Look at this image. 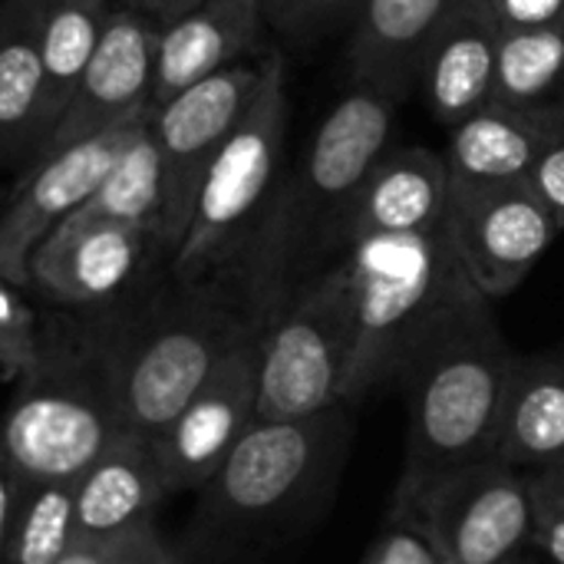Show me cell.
Returning a JSON list of instances; mask_svg holds the SVG:
<instances>
[{"label":"cell","instance_id":"ba28073f","mask_svg":"<svg viewBox=\"0 0 564 564\" xmlns=\"http://www.w3.org/2000/svg\"><path fill=\"white\" fill-rule=\"evenodd\" d=\"M122 433L106 380L86 364H43L0 423V456L23 482H76Z\"/></svg>","mask_w":564,"mask_h":564},{"label":"cell","instance_id":"f546056e","mask_svg":"<svg viewBox=\"0 0 564 564\" xmlns=\"http://www.w3.org/2000/svg\"><path fill=\"white\" fill-rule=\"evenodd\" d=\"M360 564H446L436 542L410 519L390 522V529L370 545Z\"/></svg>","mask_w":564,"mask_h":564},{"label":"cell","instance_id":"30bf717a","mask_svg":"<svg viewBox=\"0 0 564 564\" xmlns=\"http://www.w3.org/2000/svg\"><path fill=\"white\" fill-rule=\"evenodd\" d=\"M152 112L155 106H145L109 129L33 162L30 175L0 212V281L30 288V258L36 245L93 198L116 159L152 122Z\"/></svg>","mask_w":564,"mask_h":564},{"label":"cell","instance_id":"44dd1931","mask_svg":"<svg viewBox=\"0 0 564 564\" xmlns=\"http://www.w3.org/2000/svg\"><path fill=\"white\" fill-rule=\"evenodd\" d=\"M564 132V112L486 106L449 129L446 165L453 182H525L539 155Z\"/></svg>","mask_w":564,"mask_h":564},{"label":"cell","instance_id":"d590c367","mask_svg":"<svg viewBox=\"0 0 564 564\" xmlns=\"http://www.w3.org/2000/svg\"><path fill=\"white\" fill-rule=\"evenodd\" d=\"M135 3H139L142 13H149V17H155L159 23H165V20H172V17H178V13H185L188 7H195L198 0H135Z\"/></svg>","mask_w":564,"mask_h":564},{"label":"cell","instance_id":"7a4b0ae2","mask_svg":"<svg viewBox=\"0 0 564 564\" xmlns=\"http://www.w3.org/2000/svg\"><path fill=\"white\" fill-rule=\"evenodd\" d=\"M354 410L337 403L291 423H254L221 469L198 489L192 549L231 562L261 555L317 522L340 482Z\"/></svg>","mask_w":564,"mask_h":564},{"label":"cell","instance_id":"ffe728a7","mask_svg":"<svg viewBox=\"0 0 564 564\" xmlns=\"http://www.w3.org/2000/svg\"><path fill=\"white\" fill-rule=\"evenodd\" d=\"M459 0H364L347 40V83H370L410 96L420 59Z\"/></svg>","mask_w":564,"mask_h":564},{"label":"cell","instance_id":"f1b7e54d","mask_svg":"<svg viewBox=\"0 0 564 564\" xmlns=\"http://www.w3.org/2000/svg\"><path fill=\"white\" fill-rule=\"evenodd\" d=\"M364 0H264L268 26L288 40H317L344 20H354Z\"/></svg>","mask_w":564,"mask_h":564},{"label":"cell","instance_id":"836d02e7","mask_svg":"<svg viewBox=\"0 0 564 564\" xmlns=\"http://www.w3.org/2000/svg\"><path fill=\"white\" fill-rule=\"evenodd\" d=\"M529 482H532V496H535L539 516L564 509V456L558 463L539 469V473H529Z\"/></svg>","mask_w":564,"mask_h":564},{"label":"cell","instance_id":"4dcf8cb0","mask_svg":"<svg viewBox=\"0 0 564 564\" xmlns=\"http://www.w3.org/2000/svg\"><path fill=\"white\" fill-rule=\"evenodd\" d=\"M525 185L535 192V198L549 208V215L564 231V132L539 155V162L525 175Z\"/></svg>","mask_w":564,"mask_h":564},{"label":"cell","instance_id":"2e32d148","mask_svg":"<svg viewBox=\"0 0 564 564\" xmlns=\"http://www.w3.org/2000/svg\"><path fill=\"white\" fill-rule=\"evenodd\" d=\"M264 26V0H198L185 13L159 23L152 106L261 53Z\"/></svg>","mask_w":564,"mask_h":564},{"label":"cell","instance_id":"277c9868","mask_svg":"<svg viewBox=\"0 0 564 564\" xmlns=\"http://www.w3.org/2000/svg\"><path fill=\"white\" fill-rule=\"evenodd\" d=\"M340 261L350 271L357 307V360L347 406L397 383L406 364L489 297L469 281L446 228L423 235H377L350 245Z\"/></svg>","mask_w":564,"mask_h":564},{"label":"cell","instance_id":"ac0fdd59","mask_svg":"<svg viewBox=\"0 0 564 564\" xmlns=\"http://www.w3.org/2000/svg\"><path fill=\"white\" fill-rule=\"evenodd\" d=\"M165 496L169 489L155 440L122 430L73 482L76 542L109 545L129 532L155 525V509Z\"/></svg>","mask_w":564,"mask_h":564},{"label":"cell","instance_id":"5b68a950","mask_svg":"<svg viewBox=\"0 0 564 564\" xmlns=\"http://www.w3.org/2000/svg\"><path fill=\"white\" fill-rule=\"evenodd\" d=\"M261 327L221 288H182L155 297L93 354L122 430L159 440L241 337Z\"/></svg>","mask_w":564,"mask_h":564},{"label":"cell","instance_id":"7402d4cb","mask_svg":"<svg viewBox=\"0 0 564 564\" xmlns=\"http://www.w3.org/2000/svg\"><path fill=\"white\" fill-rule=\"evenodd\" d=\"M564 456V360L519 357L512 360L496 463L539 473Z\"/></svg>","mask_w":564,"mask_h":564},{"label":"cell","instance_id":"8992f818","mask_svg":"<svg viewBox=\"0 0 564 564\" xmlns=\"http://www.w3.org/2000/svg\"><path fill=\"white\" fill-rule=\"evenodd\" d=\"M291 122L284 56L271 53L268 76L248 112L212 159L188 228L169 258L172 284L221 288L241 301V278L261 225L284 175V145ZM245 304V301H241Z\"/></svg>","mask_w":564,"mask_h":564},{"label":"cell","instance_id":"52a82bcc","mask_svg":"<svg viewBox=\"0 0 564 564\" xmlns=\"http://www.w3.org/2000/svg\"><path fill=\"white\" fill-rule=\"evenodd\" d=\"M357 360V307L337 258L261 330L258 423H291L347 403Z\"/></svg>","mask_w":564,"mask_h":564},{"label":"cell","instance_id":"4fadbf2b","mask_svg":"<svg viewBox=\"0 0 564 564\" xmlns=\"http://www.w3.org/2000/svg\"><path fill=\"white\" fill-rule=\"evenodd\" d=\"M261 327L235 344L198 393L155 440L169 496L202 489L258 423Z\"/></svg>","mask_w":564,"mask_h":564},{"label":"cell","instance_id":"d4e9b609","mask_svg":"<svg viewBox=\"0 0 564 564\" xmlns=\"http://www.w3.org/2000/svg\"><path fill=\"white\" fill-rule=\"evenodd\" d=\"M489 106L564 112V26L502 33Z\"/></svg>","mask_w":564,"mask_h":564},{"label":"cell","instance_id":"484cf974","mask_svg":"<svg viewBox=\"0 0 564 564\" xmlns=\"http://www.w3.org/2000/svg\"><path fill=\"white\" fill-rule=\"evenodd\" d=\"M162 212H165V178H162V155L152 135V122L129 142V149L116 159L102 185L93 198L73 212L79 218H102V221H126L159 235L162 241ZM165 251V248H162Z\"/></svg>","mask_w":564,"mask_h":564},{"label":"cell","instance_id":"8d00e7d4","mask_svg":"<svg viewBox=\"0 0 564 564\" xmlns=\"http://www.w3.org/2000/svg\"><path fill=\"white\" fill-rule=\"evenodd\" d=\"M59 564H106V545H86V542H76Z\"/></svg>","mask_w":564,"mask_h":564},{"label":"cell","instance_id":"1f68e13d","mask_svg":"<svg viewBox=\"0 0 564 564\" xmlns=\"http://www.w3.org/2000/svg\"><path fill=\"white\" fill-rule=\"evenodd\" d=\"M106 564H178L169 545L159 539L155 525L129 532L106 545Z\"/></svg>","mask_w":564,"mask_h":564},{"label":"cell","instance_id":"d6986e66","mask_svg":"<svg viewBox=\"0 0 564 564\" xmlns=\"http://www.w3.org/2000/svg\"><path fill=\"white\" fill-rule=\"evenodd\" d=\"M502 30L479 0H459L430 36L420 89L443 126H459L492 102Z\"/></svg>","mask_w":564,"mask_h":564},{"label":"cell","instance_id":"e575fe53","mask_svg":"<svg viewBox=\"0 0 564 564\" xmlns=\"http://www.w3.org/2000/svg\"><path fill=\"white\" fill-rule=\"evenodd\" d=\"M532 545H539L555 564H564V509L542 512V516H539Z\"/></svg>","mask_w":564,"mask_h":564},{"label":"cell","instance_id":"5bb4252c","mask_svg":"<svg viewBox=\"0 0 564 564\" xmlns=\"http://www.w3.org/2000/svg\"><path fill=\"white\" fill-rule=\"evenodd\" d=\"M152 254L165 258L149 228L69 215L36 245L30 288L63 307H109L135 288Z\"/></svg>","mask_w":564,"mask_h":564},{"label":"cell","instance_id":"74e56055","mask_svg":"<svg viewBox=\"0 0 564 564\" xmlns=\"http://www.w3.org/2000/svg\"><path fill=\"white\" fill-rule=\"evenodd\" d=\"M502 564H535L532 558H525V555H516V558H509V562H502Z\"/></svg>","mask_w":564,"mask_h":564},{"label":"cell","instance_id":"9a60e30c","mask_svg":"<svg viewBox=\"0 0 564 564\" xmlns=\"http://www.w3.org/2000/svg\"><path fill=\"white\" fill-rule=\"evenodd\" d=\"M155 50L159 20L142 10H109L83 79L56 119L40 159L152 106Z\"/></svg>","mask_w":564,"mask_h":564},{"label":"cell","instance_id":"7c38bea8","mask_svg":"<svg viewBox=\"0 0 564 564\" xmlns=\"http://www.w3.org/2000/svg\"><path fill=\"white\" fill-rule=\"evenodd\" d=\"M443 228L469 281L489 301L512 294L562 235L525 182L469 185L449 178Z\"/></svg>","mask_w":564,"mask_h":564},{"label":"cell","instance_id":"d6a6232c","mask_svg":"<svg viewBox=\"0 0 564 564\" xmlns=\"http://www.w3.org/2000/svg\"><path fill=\"white\" fill-rule=\"evenodd\" d=\"M23 476L0 456V564H7V549H10V535H13V522H17V509L23 499Z\"/></svg>","mask_w":564,"mask_h":564},{"label":"cell","instance_id":"e0dca14e","mask_svg":"<svg viewBox=\"0 0 564 564\" xmlns=\"http://www.w3.org/2000/svg\"><path fill=\"white\" fill-rule=\"evenodd\" d=\"M449 198L446 155L426 145L387 149L360 185L344 225L340 254L377 235H423L443 225Z\"/></svg>","mask_w":564,"mask_h":564},{"label":"cell","instance_id":"9c48e42d","mask_svg":"<svg viewBox=\"0 0 564 564\" xmlns=\"http://www.w3.org/2000/svg\"><path fill=\"white\" fill-rule=\"evenodd\" d=\"M271 53L274 50H264L241 63H231L221 73L155 106L152 135L162 155V178H165V212H162L165 261L172 258V251L178 248L188 228L195 195L212 159L228 142V135L248 112L251 99L258 96L268 76Z\"/></svg>","mask_w":564,"mask_h":564},{"label":"cell","instance_id":"8fae6325","mask_svg":"<svg viewBox=\"0 0 564 564\" xmlns=\"http://www.w3.org/2000/svg\"><path fill=\"white\" fill-rule=\"evenodd\" d=\"M403 519L436 542L446 564H502L532 545L539 509L529 473L492 459L440 482Z\"/></svg>","mask_w":564,"mask_h":564},{"label":"cell","instance_id":"4316f807","mask_svg":"<svg viewBox=\"0 0 564 564\" xmlns=\"http://www.w3.org/2000/svg\"><path fill=\"white\" fill-rule=\"evenodd\" d=\"M76 545L73 482H26L17 509L7 564H59Z\"/></svg>","mask_w":564,"mask_h":564},{"label":"cell","instance_id":"cb8c5ba5","mask_svg":"<svg viewBox=\"0 0 564 564\" xmlns=\"http://www.w3.org/2000/svg\"><path fill=\"white\" fill-rule=\"evenodd\" d=\"M102 0H36V40L46 79V139L83 79L102 33Z\"/></svg>","mask_w":564,"mask_h":564},{"label":"cell","instance_id":"83f0119b","mask_svg":"<svg viewBox=\"0 0 564 564\" xmlns=\"http://www.w3.org/2000/svg\"><path fill=\"white\" fill-rule=\"evenodd\" d=\"M20 291L23 288L0 281V377L17 383L33 377L46 364L36 317Z\"/></svg>","mask_w":564,"mask_h":564},{"label":"cell","instance_id":"603a6c76","mask_svg":"<svg viewBox=\"0 0 564 564\" xmlns=\"http://www.w3.org/2000/svg\"><path fill=\"white\" fill-rule=\"evenodd\" d=\"M46 142V79L36 0H0V159H40Z\"/></svg>","mask_w":564,"mask_h":564},{"label":"cell","instance_id":"3957f363","mask_svg":"<svg viewBox=\"0 0 564 564\" xmlns=\"http://www.w3.org/2000/svg\"><path fill=\"white\" fill-rule=\"evenodd\" d=\"M512 360L486 301L406 364L393 383L406 400V463L390 522L440 482L496 459Z\"/></svg>","mask_w":564,"mask_h":564},{"label":"cell","instance_id":"6da1fadb","mask_svg":"<svg viewBox=\"0 0 564 564\" xmlns=\"http://www.w3.org/2000/svg\"><path fill=\"white\" fill-rule=\"evenodd\" d=\"M403 96L350 83L321 119L297 165L281 175L271 212L251 248L241 301L264 324L340 258V225L390 142Z\"/></svg>","mask_w":564,"mask_h":564}]
</instances>
